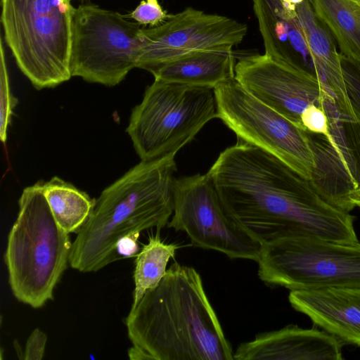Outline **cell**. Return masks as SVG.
I'll use <instances>...</instances> for the list:
<instances>
[{"mask_svg": "<svg viewBox=\"0 0 360 360\" xmlns=\"http://www.w3.org/2000/svg\"><path fill=\"white\" fill-rule=\"evenodd\" d=\"M207 174L226 213L262 245L297 236L358 240L354 216L329 203L308 179L274 155L238 141Z\"/></svg>", "mask_w": 360, "mask_h": 360, "instance_id": "obj_1", "label": "cell"}, {"mask_svg": "<svg viewBox=\"0 0 360 360\" xmlns=\"http://www.w3.org/2000/svg\"><path fill=\"white\" fill-rule=\"evenodd\" d=\"M129 339L153 360H233L234 352L193 267L172 264L125 319Z\"/></svg>", "mask_w": 360, "mask_h": 360, "instance_id": "obj_2", "label": "cell"}, {"mask_svg": "<svg viewBox=\"0 0 360 360\" xmlns=\"http://www.w3.org/2000/svg\"><path fill=\"white\" fill-rule=\"evenodd\" d=\"M175 156L141 161L101 192L72 243V268L96 272L121 259L117 245L122 237L167 226L174 212Z\"/></svg>", "mask_w": 360, "mask_h": 360, "instance_id": "obj_3", "label": "cell"}, {"mask_svg": "<svg viewBox=\"0 0 360 360\" xmlns=\"http://www.w3.org/2000/svg\"><path fill=\"white\" fill-rule=\"evenodd\" d=\"M7 239L4 260L15 297L33 308L53 299L54 288L69 262V233L54 219L41 181L26 187Z\"/></svg>", "mask_w": 360, "mask_h": 360, "instance_id": "obj_4", "label": "cell"}, {"mask_svg": "<svg viewBox=\"0 0 360 360\" xmlns=\"http://www.w3.org/2000/svg\"><path fill=\"white\" fill-rule=\"evenodd\" d=\"M6 41L18 66L37 89L72 77V18L68 0H1Z\"/></svg>", "mask_w": 360, "mask_h": 360, "instance_id": "obj_5", "label": "cell"}, {"mask_svg": "<svg viewBox=\"0 0 360 360\" xmlns=\"http://www.w3.org/2000/svg\"><path fill=\"white\" fill-rule=\"evenodd\" d=\"M217 117L214 89L154 80L131 111L126 131L141 161L176 153Z\"/></svg>", "mask_w": 360, "mask_h": 360, "instance_id": "obj_6", "label": "cell"}, {"mask_svg": "<svg viewBox=\"0 0 360 360\" xmlns=\"http://www.w3.org/2000/svg\"><path fill=\"white\" fill-rule=\"evenodd\" d=\"M258 276L271 286L294 290L360 287V243L313 236L286 237L262 245Z\"/></svg>", "mask_w": 360, "mask_h": 360, "instance_id": "obj_7", "label": "cell"}, {"mask_svg": "<svg viewBox=\"0 0 360 360\" xmlns=\"http://www.w3.org/2000/svg\"><path fill=\"white\" fill-rule=\"evenodd\" d=\"M143 37L138 22L94 5L73 8L70 69L72 76L108 86L136 68Z\"/></svg>", "mask_w": 360, "mask_h": 360, "instance_id": "obj_8", "label": "cell"}, {"mask_svg": "<svg viewBox=\"0 0 360 360\" xmlns=\"http://www.w3.org/2000/svg\"><path fill=\"white\" fill-rule=\"evenodd\" d=\"M217 117L241 141L274 155L310 179L314 157L307 131L246 90L236 79L214 88Z\"/></svg>", "mask_w": 360, "mask_h": 360, "instance_id": "obj_9", "label": "cell"}, {"mask_svg": "<svg viewBox=\"0 0 360 360\" xmlns=\"http://www.w3.org/2000/svg\"><path fill=\"white\" fill-rule=\"evenodd\" d=\"M167 226L185 232L193 246L231 259L257 262L262 248L226 213L207 174L175 179L174 212Z\"/></svg>", "mask_w": 360, "mask_h": 360, "instance_id": "obj_10", "label": "cell"}, {"mask_svg": "<svg viewBox=\"0 0 360 360\" xmlns=\"http://www.w3.org/2000/svg\"><path fill=\"white\" fill-rule=\"evenodd\" d=\"M247 32V25L235 19L188 7L158 26L142 28L143 41L136 68L151 73L197 51L234 46Z\"/></svg>", "mask_w": 360, "mask_h": 360, "instance_id": "obj_11", "label": "cell"}, {"mask_svg": "<svg viewBox=\"0 0 360 360\" xmlns=\"http://www.w3.org/2000/svg\"><path fill=\"white\" fill-rule=\"evenodd\" d=\"M235 77L254 96L303 129L304 110L311 105L323 110L326 99L333 97L314 75L265 54L239 56Z\"/></svg>", "mask_w": 360, "mask_h": 360, "instance_id": "obj_12", "label": "cell"}, {"mask_svg": "<svg viewBox=\"0 0 360 360\" xmlns=\"http://www.w3.org/2000/svg\"><path fill=\"white\" fill-rule=\"evenodd\" d=\"M341 340L326 331L287 326L241 343L236 360H340Z\"/></svg>", "mask_w": 360, "mask_h": 360, "instance_id": "obj_13", "label": "cell"}, {"mask_svg": "<svg viewBox=\"0 0 360 360\" xmlns=\"http://www.w3.org/2000/svg\"><path fill=\"white\" fill-rule=\"evenodd\" d=\"M291 306L341 341L360 346V287L290 290Z\"/></svg>", "mask_w": 360, "mask_h": 360, "instance_id": "obj_14", "label": "cell"}, {"mask_svg": "<svg viewBox=\"0 0 360 360\" xmlns=\"http://www.w3.org/2000/svg\"><path fill=\"white\" fill-rule=\"evenodd\" d=\"M263 39L264 54L271 59L315 76L313 60L298 21L296 5L283 0H252Z\"/></svg>", "mask_w": 360, "mask_h": 360, "instance_id": "obj_15", "label": "cell"}, {"mask_svg": "<svg viewBox=\"0 0 360 360\" xmlns=\"http://www.w3.org/2000/svg\"><path fill=\"white\" fill-rule=\"evenodd\" d=\"M295 10L313 60L315 76L331 92L340 110L356 118L344 82L341 54L331 32L316 14L311 0L297 4Z\"/></svg>", "mask_w": 360, "mask_h": 360, "instance_id": "obj_16", "label": "cell"}, {"mask_svg": "<svg viewBox=\"0 0 360 360\" xmlns=\"http://www.w3.org/2000/svg\"><path fill=\"white\" fill-rule=\"evenodd\" d=\"M232 46H222L185 56L153 70L155 80L207 86L235 77L237 55Z\"/></svg>", "mask_w": 360, "mask_h": 360, "instance_id": "obj_17", "label": "cell"}, {"mask_svg": "<svg viewBox=\"0 0 360 360\" xmlns=\"http://www.w3.org/2000/svg\"><path fill=\"white\" fill-rule=\"evenodd\" d=\"M340 54L360 62V7L349 0H311Z\"/></svg>", "mask_w": 360, "mask_h": 360, "instance_id": "obj_18", "label": "cell"}, {"mask_svg": "<svg viewBox=\"0 0 360 360\" xmlns=\"http://www.w3.org/2000/svg\"><path fill=\"white\" fill-rule=\"evenodd\" d=\"M43 193L58 225L77 233L90 215L95 199L58 176L41 181Z\"/></svg>", "mask_w": 360, "mask_h": 360, "instance_id": "obj_19", "label": "cell"}, {"mask_svg": "<svg viewBox=\"0 0 360 360\" xmlns=\"http://www.w3.org/2000/svg\"><path fill=\"white\" fill-rule=\"evenodd\" d=\"M178 248L176 244L163 242L158 233L150 236L135 261V288L131 309L136 306L148 290L160 282L167 272L169 260L174 258Z\"/></svg>", "mask_w": 360, "mask_h": 360, "instance_id": "obj_20", "label": "cell"}, {"mask_svg": "<svg viewBox=\"0 0 360 360\" xmlns=\"http://www.w3.org/2000/svg\"><path fill=\"white\" fill-rule=\"evenodd\" d=\"M0 53V138L1 141L4 143L6 142L7 131L11 124L13 110L18 101L11 91L4 46L1 41Z\"/></svg>", "mask_w": 360, "mask_h": 360, "instance_id": "obj_21", "label": "cell"}, {"mask_svg": "<svg viewBox=\"0 0 360 360\" xmlns=\"http://www.w3.org/2000/svg\"><path fill=\"white\" fill-rule=\"evenodd\" d=\"M341 66L351 106L360 122V62L341 54Z\"/></svg>", "mask_w": 360, "mask_h": 360, "instance_id": "obj_22", "label": "cell"}, {"mask_svg": "<svg viewBox=\"0 0 360 360\" xmlns=\"http://www.w3.org/2000/svg\"><path fill=\"white\" fill-rule=\"evenodd\" d=\"M158 0H142L129 18L143 25L158 26L169 18Z\"/></svg>", "mask_w": 360, "mask_h": 360, "instance_id": "obj_23", "label": "cell"}, {"mask_svg": "<svg viewBox=\"0 0 360 360\" xmlns=\"http://www.w3.org/2000/svg\"><path fill=\"white\" fill-rule=\"evenodd\" d=\"M301 123L307 131L330 137L328 117L325 111L316 105H311L304 110Z\"/></svg>", "mask_w": 360, "mask_h": 360, "instance_id": "obj_24", "label": "cell"}, {"mask_svg": "<svg viewBox=\"0 0 360 360\" xmlns=\"http://www.w3.org/2000/svg\"><path fill=\"white\" fill-rule=\"evenodd\" d=\"M47 336L39 328H35L27 340L23 359L41 360L45 352Z\"/></svg>", "mask_w": 360, "mask_h": 360, "instance_id": "obj_25", "label": "cell"}, {"mask_svg": "<svg viewBox=\"0 0 360 360\" xmlns=\"http://www.w3.org/2000/svg\"><path fill=\"white\" fill-rule=\"evenodd\" d=\"M139 233H131L120 239L117 245V250L121 258L132 257L136 255L139 250L136 242Z\"/></svg>", "mask_w": 360, "mask_h": 360, "instance_id": "obj_26", "label": "cell"}, {"mask_svg": "<svg viewBox=\"0 0 360 360\" xmlns=\"http://www.w3.org/2000/svg\"><path fill=\"white\" fill-rule=\"evenodd\" d=\"M128 356L131 360H148L152 358L142 349L133 345L128 350Z\"/></svg>", "mask_w": 360, "mask_h": 360, "instance_id": "obj_27", "label": "cell"}, {"mask_svg": "<svg viewBox=\"0 0 360 360\" xmlns=\"http://www.w3.org/2000/svg\"><path fill=\"white\" fill-rule=\"evenodd\" d=\"M349 199L354 207L360 208V186L351 193Z\"/></svg>", "mask_w": 360, "mask_h": 360, "instance_id": "obj_28", "label": "cell"}, {"mask_svg": "<svg viewBox=\"0 0 360 360\" xmlns=\"http://www.w3.org/2000/svg\"><path fill=\"white\" fill-rule=\"evenodd\" d=\"M283 1L288 2L290 4L297 5L300 3H301L304 0H283Z\"/></svg>", "mask_w": 360, "mask_h": 360, "instance_id": "obj_29", "label": "cell"}, {"mask_svg": "<svg viewBox=\"0 0 360 360\" xmlns=\"http://www.w3.org/2000/svg\"><path fill=\"white\" fill-rule=\"evenodd\" d=\"M360 7V0H349Z\"/></svg>", "mask_w": 360, "mask_h": 360, "instance_id": "obj_30", "label": "cell"}, {"mask_svg": "<svg viewBox=\"0 0 360 360\" xmlns=\"http://www.w3.org/2000/svg\"><path fill=\"white\" fill-rule=\"evenodd\" d=\"M69 1H70L71 0H68Z\"/></svg>", "mask_w": 360, "mask_h": 360, "instance_id": "obj_31", "label": "cell"}]
</instances>
